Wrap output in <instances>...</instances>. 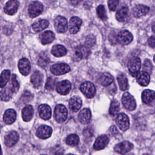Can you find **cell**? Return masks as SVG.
Instances as JSON below:
<instances>
[{
	"instance_id": "obj_1",
	"label": "cell",
	"mask_w": 155,
	"mask_h": 155,
	"mask_svg": "<svg viewBox=\"0 0 155 155\" xmlns=\"http://www.w3.org/2000/svg\"><path fill=\"white\" fill-rule=\"evenodd\" d=\"M54 113L56 120L58 123H62L66 120L67 117L68 111L64 105L62 104H59L55 107Z\"/></svg>"
},
{
	"instance_id": "obj_2",
	"label": "cell",
	"mask_w": 155,
	"mask_h": 155,
	"mask_svg": "<svg viewBox=\"0 0 155 155\" xmlns=\"http://www.w3.org/2000/svg\"><path fill=\"white\" fill-rule=\"evenodd\" d=\"M122 102L124 107L128 110L133 111L136 107V102L134 97L128 92L124 93L122 97Z\"/></svg>"
},
{
	"instance_id": "obj_3",
	"label": "cell",
	"mask_w": 155,
	"mask_h": 155,
	"mask_svg": "<svg viewBox=\"0 0 155 155\" xmlns=\"http://www.w3.org/2000/svg\"><path fill=\"white\" fill-rule=\"evenodd\" d=\"M44 7L42 3L39 1H33L28 6V12L30 18H35L39 16L43 11Z\"/></svg>"
},
{
	"instance_id": "obj_4",
	"label": "cell",
	"mask_w": 155,
	"mask_h": 155,
	"mask_svg": "<svg viewBox=\"0 0 155 155\" xmlns=\"http://www.w3.org/2000/svg\"><path fill=\"white\" fill-rule=\"evenodd\" d=\"M80 90L81 92L88 98H92L96 94L94 85L90 82H85L81 85Z\"/></svg>"
},
{
	"instance_id": "obj_5",
	"label": "cell",
	"mask_w": 155,
	"mask_h": 155,
	"mask_svg": "<svg viewBox=\"0 0 155 155\" xmlns=\"http://www.w3.org/2000/svg\"><path fill=\"white\" fill-rule=\"evenodd\" d=\"M141 65V61L138 57H135L130 59L128 63V68L133 76H136L138 74Z\"/></svg>"
},
{
	"instance_id": "obj_6",
	"label": "cell",
	"mask_w": 155,
	"mask_h": 155,
	"mask_svg": "<svg viewBox=\"0 0 155 155\" xmlns=\"http://www.w3.org/2000/svg\"><path fill=\"white\" fill-rule=\"evenodd\" d=\"M51 72L54 75H62L70 71V66L65 63L56 64L52 65L50 68Z\"/></svg>"
},
{
	"instance_id": "obj_7",
	"label": "cell",
	"mask_w": 155,
	"mask_h": 155,
	"mask_svg": "<svg viewBox=\"0 0 155 155\" xmlns=\"http://www.w3.org/2000/svg\"><path fill=\"white\" fill-rule=\"evenodd\" d=\"M133 40L132 34L126 30H121L117 36V41L122 45H128Z\"/></svg>"
},
{
	"instance_id": "obj_8",
	"label": "cell",
	"mask_w": 155,
	"mask_h": 155,
	"mask_svg": "<svg viewBox=\"0 0 155 155\" xmlns=\"http://www.w3.org/2000/svg\"><path fill=\"white\" fill-rule=\"evenodd\" d=\"M54 27L57 32L64 33L67 30V21L66 18L61 16H58L54 19Z\"/></svg>"
},
{
	"instance_id": "obj_9",
	"label": "cell",
	"mask_w": 155,
	"mask_h": 155,
	"mask_svg": "<svg viewBox=\"0 0 155 155\" xmlns=\"http://www.w3.org/2000/svg\"><path fill=\"white\" fill-rule=\"evenodd\" d=\"M116 124L119 128L122 130H127L130 125V121L128 117L124 113H120L117 115L116 119Z\"/></svg>"
},
{
	"instance_id": "obj_10",
	"label": "cell",
	"mask_w": 155,
	"mask_h": 155,
	"mask_svg": "<svg viewBox=\"0 0 155 155\" xmlns=\"http://www.w3.org/2000/svg\"><path fill=\"white\" fill-rule=\"evenodd\" d=\"M82 24V20L76 16L72 17L68 24V30L70 33L76 34L78 32Z\"/></svg>"
},
{
	"instance_id": "obj_11",
	"label": "cell",
	"mask_w": 155,
	"mask_h": 155,
	"mask_svg": "<svg viewBox=\"0 0 155 155\" xmlns=\"http://www.w3.org/2000/svg\"><path fill=\"white\" fill-rule=\"evenodd\" d=\"M19 5V2L16 0H11L8 1L4 7V12L9 15H13L15 14L18 9Z\"/></svg>"
},
{
	"instance_id": "obj_12",
	"label": "cell",
	"mask_w": 155,
	"mask_h": 155,
	"mask_svg": "<svg viewBox=\"0 0 155 155\" xmlns=\"http://www.w3.org/2000/svg\"><path fill=\"white\" fill-rule=\"evenodd\" d=\"M19 137V134L16 131H12L10 132L4 137L5 145L8 147H13L18 142Z\"/></svg>"
},
{
	"instance_id": "obj_13",
	"label": "cell",
	"mask_w": 155,
	"mask_h": 155,
	"mask_svg": "<svg viewBox=\"0 0 155 155\" xmlns=\"http://www.w3.org/2000/svg\"><path fill=\"white\" fill-rule=\"evenodd\" d=\"M133 148V145L128 141H123L114 147V151L119 154H125L130 151Z\"/></svg>"
},
{
	"instance_id": "obj_14",
	"label": "cell",
	"mask_w": 155,
	"mask_h": 155,
	"mask_svg": "<svg viewBox=\"0 0 155 155\" xmlns=\"http://www.w3.org/2000/svg\"><path fill=\"white\" fill-rule=\"evenodd\" d=\"M90 51L89 48L87 45H79L74 51V55L77 59L79 61L82 59H84L88 57Z\"/></svg>"
},
{
	"instance_id": "obj_15",
	"label": "cell",
	"mask_w": 155,
	"mask_h": 155,
	"mask_svg": "<svg viewBox=\"0 0 155 155\" xmlns=\"http://www.w3.org/2000/svg\"><path fill=\"white\" fill-rule=\"evenodd\" d=\"M52 133V129L47 125L40 126L36 131V136L41 139H45L50 137Z\"/></svg>"
},
{
	"instance_id": "obj_16",
	"label": "cell",
	"mask_w": 155,
	"mask_h": 155,
	"mask_svg": "<svg viewBox=\"0 0 155 155\" xmlns=\"http://www.w3.org/2000/svg\"><path fill=\"white\" fill-rule=\"evenodd\" d=\"M30 63L26 58H22L19 61L18 68L20 73L24 76H27L30 71Z\"/></svg>"
},
{
	"instance_id": "obj_17",
	"label": "cell",
	"mask_w": 155,
	"mask_h": 155,
	"mask_svg": "<svg viewBox=\"0 0 155 155\" xmlns=\"http://www.w3.org/2000/svg\"><path fill=\"white\" fill-rule=\"evenodd\" d=\"M71 90V83L67 81L64 80L57 84L56 91L57 92L61 95L67 94Z\"/></svg>"
},
{
	"instance_id": "obj_18",
	"label": "cell",
	"mask_w": 155,
	"mask_h": 155,
	"mask_svg": "<svg viewBox=\"0 0 155 155\" xmlns=\"http://www.w3.org/2000/svg\"><path fill=\"white\" fill-rule=\"evenodd\" d=\"M108 137L105 134L101 135L96 139L93 147L96 150H101L104 149L108 145Z\"/></svg>"
},
{
	"instance_id": "obj_19",
	"label": "cell",
	"mask_w": 155,
	"mask_h": 155,
	"mask_svg": "<svg viewBox=\"0 0 155 155\" xmlns=\"http://www.w3.org/2000/svg\"><path fill=\"white\" fill-rule=\"evenodd\" d=\"M38 112L40 117L44 120H48L51 116V110L47 104H41L38 107Z\"/></svg>"
},
{
	"instance_id": "obj_20",
	"label": "cell",
	"mask_w": 155,
	"mask_h": 155,
	"mask_svg": "<svg viewBox=\"0 0 155 155\" xmlns=\"http://www.w3.org/2000/svg\"><path fill=\"white\" fill-rule=\"evenodd\" d=\"M16 118V113L13 109L7 110L3 116V120L6 124L10 125L13 124Z\"/></svg>"
},
{
	"instance_id": "obj_21",
	"label": "cell",
	"mask_w": 155,
	"mask_h": 155,
	"mask_svg": "<svg viewBox=\"0 0 155 155\" xmlns=\"http://www.w3.org/2000/svg\"><path fill=\"white\" fill-rule=\"evenodd\" d=\"M149 11V8L143 5H137L133 9V15L135 18H140L145 15Z\"/></svg>"
},
{
	"instance_id": "obj_22",
	"label": "cell",
	"mask_w": 155,
	"mask_h": 155,
	"mask_svg": "<svg viewBox=\"0 0 155 155\" xmlns=\"http://www.w3.org/2000/svg\"><path fill=\"white\" fill-rule=\"evenodd\" d=\"M31 82L35 88H39L42 83L43 81V75L39 71H35L31 76Z\"/></svg>"
},
{
	"instance_id": "obj_23",
	"label": "cell",
	"mask_w": 155,
	"mask_h": 155,
	"mask_svg": "<svg viewBox=\"0 0 155 155\" xmlns=\"http://www.w3.org/2000/svg\"><path fill=\"white\" fill-rule=\"evenodd\" d=\"M98 81L102 86L107 87L113 82V78L110 73H104L99 76Z\"/></svg>"
},
{
	"instance_id": "obj_24",
	"label": "cell",
	"mask_w": 155,
	"mask_h": 155,
	"mask_svg": "<svg viewBox=\"0 0 155 155\" xmlns=\"http://www.w3.org/2000/svg\"><path fill=\"white\" fill-rule=\"evenodd\" d=\"M82 100L78 96L71 97L69 101V107L70 110L73 112H77L81 107Z\"/></svg>"
},
{
	"instance_id": "obj_25",
	"label": "cell",
	"mask_w": 155,
	"mask_h": 155,
	"mask_svg": "<svg viewBox=\"0 0 155 155\" xmlns=\"http://www.w3.org/2000/svg\"><path fill=\"white\" fill-rule=\"evenodd\" d=\"M13 91L10 87L8 85L6 87L2 88L0 91V99L2 101H8L12 97Z\"/></svg>"
},
{
	"instance_id": "obj_26",
	"label": "cell",
	"mask_w": 155,
	"mask_h": 155,
	"mask_svg": "<svg viewBox=\"0 0 155 155\" xmlns=\"http://www.w3.org/2000/svg\"><path fill=\"white\" fill-rule=\"evenodd\" d=\"M33 108L31 105H26L22 110V117L25 122H29L33 117Z\"/></svg>"
},
{
	"instance_id": "obj_27",
	"label": "cell",
	"mask_w": 155,
	"mask_h": 155,
	"mask_svg": "<svg viewBox=\"0 0 155 155\" xmlns=\"http://www.w3.org/2000/svg\"><path fill=\"white\" fill-rule=\"evenodd\" d=\"M79 120L83 124H88L91 119V111L88 108H84L79 114Z\"/></svg>"
},
{
	"instance_id": "obj_28",
	"label": "cell",
	"mask_w": 155,
	"mask_h": 155,
	"mask_svg": "<svg viewBox=\"0 0 155 155\" xmlns=\"http://www.w3.org/2000/svg\"><path fill=\"white\" fill-rule=\"evenodd\" d=\"M128 8L127 6H123L117 10L116 14V18L119 22L125 21L128 16Z\"/></svg>"
},
{
	"instance_id": "obj_29",
	"label": "cell",
	"mask_w": 155,
	"mask_h": 155,
	"mask_svg": "<svg viewBox=\"0 0 155 155\" xmlns=\"http://www.w3.org/2000/svg\"><path fill=\"white\" fill-rule=\"evenodd\" d=\"M150 74L144 71L138 73L136 76L137 82L142 86H147L150 82Z\"/></svg>"
},
{
	"instance_id": "obj_30",
	"label": "cell",
	"mask_w": 155,
	"mask_h": 155,
	"mask_svg": "<svg viewBox=\"0 0 155 155\" xmlns=\"http://www.w3.org/2000/svg\"><path fill=\"white\" fill-rule=\"evenodd\" d=\"M40 39L41 43L43 45H46L53 41L54 39V34L51 31H45L41 34Z\"/></svg>"
},
{
	"instance_id": "obj_31",
	"label": "cell",
	"mask_w": 155,
	"mask_h": 155,
	"mask_svg": "<svg viewBox=\"0 0 155 155\" xmlns=\"http://www.w3.org/2000/svg\"><path fill=\"white\" fill-rule=\"evenodd\" d=\"M49 22L47 20L41 19L36 21L32 25L33 30L36 32H39L48 26Z\"/></svg>"
},
{
	"instance_id": "obj_32",
	"label": "cell",
	"mask_w": 155,
	"mask_h": 155,
	"mask_svg": "<svg viewBox=\"0 0 155 155\" xmlns=\"http://www.w3.org/2000/svg\"><path fill=\"white\" fill-rule=\"evenodd\" d=\"M51 53L56 57H62L67 54V49L62 45H56L52 48Z\"/></svg>"
},
{
	"instance_id": "obj_33",
	"label": "cell",
	"mask_w": 155,
	"mask_h": 155,
	"mask_svg": "<svg viewBox=\"0 0 155 155\" xmlns=\"http://www.w3.org/2000/svg\"><path fill=\"white\" fill-rule=\"evenodd\" d=\"M142 101L146 104L151 103L154 99V91L150 90H144L142 94Z\"/></svg>"
},
{
	"instance_id": "obj_34",
	"label": "cell",
	"mask_w": 155,
	"mask_h": 155,
	"mask_svg": "<svg viewBox=\"0 0 155 155\" xmlns=\"http://www.w3.org/2000/svg\"><path fill=\"white\" fill-rule=\"evenodd\" d=\"M10 71L9 70H4L0 75V88H4L10 79Z\"/></svg>"
},
{
	"instance_id": "obj_35",
	"label": "cell",
	"mask_w": 155,
	"mask_h": 155,
	"mask_svg": "<svg viewBox=\"0 0 155 155\" xmlns=\"http://www.w3.org/2000/svg\"><path fill=\"white\" fill-rule=\"evenodd\" d=\"M117 82L120 89L122 91H125L128 88V80L125 74L121 73L117 76Z\"/></svg>"
},
{
	"instance_id": "obj_36",
	"label": "cell",
	"mask_w": 155,
	"mask_h": 155,
	"mask_svg": "<svg viewBox=\"0 0 155 155\" xmlns=\"http://www.w3.org/2000/svg\"><path fill=\"white\" fill-rule=\"evenodd\" d=\"M66 143L71 147H75L78 145L79 139L78 135L75 134H71L67 136L65 140Z\"/></svg>"
},
{
	"instance_id": "obj_37",
	"label": "cell",
	"mask_w": 155,
	"mask_h": 155,
	"mask_svg": "<svg viewBox=\"0 0 155 155\" xmlns=\"http://www.w3.org/2000/svg\"><path fill=\"white\" fill-rule=\"evenodd\" d=\"M119 111V103L116 99H113L110 104L109 113L112 116H116Z\"/></svg>"
},
{
	"instance_id": "obj_38",
	"label": "cell",
	"mask_w": 155,
	"mask_h": 155,
	"mask_svg": "<svg viewBox=\"0 0 155 155\" xmlns=\"http://www.w3.org/2000/svg\"><path fill=\"white\" fill-rule=\"evenodd\" d=\"M50 60L48 57L45 53H41L38 59V64L42 68H45L49 64Z\"/></svg>"
},
{
	"instance_id": "obj_39",
	"label": "cell",
	"mask_w": 155,
	"mask_h": 155,
	"mask_svg": "<svg viewBox=\"0 0 155 155\" xmlns=\"http://www.w3.org/2000/svg\"><path fill=\"white\" fill-rule=\"evenodd\" d=\"M8 85L12 88L13 93H16L18 91L19 88V84L17 81L16 74H12L10 79V82L8 84Z\"/></svg>"
},
{
	"instance_id": "obj_40",
	"label": "cell",
	"mask_w": 155,
	"mask_h": 155,
	"mask_svg": "<svg viewBox=\"0 0 155 155\" xmlns=\"http://www.w3.org/2000/svg\"><path fill=\"white\" fill-rule=\"evenodd\" d=\"M97 14L100 19L103 21H105L107 19V13L105 8V7L103 5H99L96 9Z\"/></svg>"
},
{
	"instance_id": "obj_41",
	"label": "cell",
	"mask_w": 155,
	"mask_h": 155,
	"mask_svg": "<svg viewBox=\"0 0 155 155\" xmlns=\"http://www.w3.org/2000/svg\"><path fill=\"white\" fill-rule=\"evenodd\" d=\"M56 82V79L52 78V77H49L47 78L46 83H45V88L47 90L51 91L54 89L55 84Z\"/></svg>"
},
{
	"instance_id": "obj_42",
	"label": "cell",
	"mask_w": 155,
	"mask_h": 155,
	"mask_svg": "<svg viewBox=\"0 0 155 155\" xmlns=\"http://www.w3.org/2000/svg\"><path fill=\"white\" fill-rule=\"evenodd\" d=\"M152 68H153V67H152L151 62L148 59L145 60L143 63V71L146 72L147 73L150 74L151 73Z\"/></svg>"
},
{
	"instance_id": "obj_43",
	"label": "cell",
	"mask_w": 155,
	"mask_h": 155,
	"mask_svg": "<svg viewBox=\"0 0 155 155\" xmlns=\"http://www.w3.org/2000/svg\"><path fill=\"white\" fill-rule=\"evenodd\" d=\"M51 155H63L64 150L60 146L58 145L52 148L51 150Z\"/></svg>"
},
{
	"instance_id": "obj_44",
	"label": "cell",
	"mask_w": 155,
	"mask_h": 155,
	"mask_svg": "<svg viewBox=\"0 0 155 155\" xmlns=\"http://www.w3.org/2000/svg\"><path fill=\"white\" fill-rule=\"evenodd\" d=\"M119 1H108V5L110 10L111 11H115L116 7L118 5Z\"/></svg>"
},
{
	"instance_id": "obj_45",
	"label": "cell",
	"mask_w": 155,
	"mask_h": 155,
	"mask_svg": "<svg viewBox=\"0 0 155 155\" xmlns=\"http://www.w3.org/2000/svg\"><path fill=\"white\" fill-rule=\"evenodd\" d=\"M22 97L24 99V100L25 99H27V101H29L33 99V95L29 91H25L22 96Z\"/></svg>"
},
{
	"instance_id": "obj_46",
	"label": "cell",
	"mask_w": 155,
	"mask_h": 155,
	"mask_svg": "<svg viewBox=\"0 0 155 155\" xmlns=\"http://www.w3.org/2000/svg\"><path fill=\"white\" fill-rule=\"evenodd\" d=\"M148 44H149V45L151 47H152L153 48L154 47V36H151V38H149Z\"/></svg>"
},
{
	"instance_id": "obj_47",
	"label": "cell",
	"mask_w": 155,
	"mask_h": 155,
	"mask_svg": "<svg viewBox=\"0 0 155 155\" xmlns=\"http://www.w3.org/2000/svg\"><path fill=\"white\" fill-rule=\"evenodd\" d=\"M154 24L153 23V25H152V28H153L152 30H153V32H154Z\"/></svg>"
},
{
	"instance_id": "obj_48",
	"label": "cell",
	"mask_w": 155,
	"mask_h": 155,
	"mask_svg": "<svg viewBox=\"0 0 155 155\" xmlns=\"http://www.w3.org/2000/svg\"><path fill=\"white\" fill-rule=\"evenodd\" d=\"M0 155H2V149H1V145H0Z\"/></svg>"
},
{
	"instance_id": "obj_49",
	"label": "cell",
	"mask_w": 155,
	"mask_h": 155,
	"mask_svg": "<svg viewBox=\"0 0 155 155\" xmlns=\"http://www.w3.org/2000/svg\"><path fill=\"white\" fill-rule=\"evenodd\" d=\"M67 155H74V154H67Z\"/></svg>"
},
{
	"instance_id": "obj_50",
	"label": "cell",
	"mask_w": 155,
	"mask_h": 155,
	"mask_svg": "<svg viewBox=\"0 0 155 155\" xmlns=\"http://www.w3.org/2000/svg\"><path fill=\"white\" fill-rule=\"evenodd\" d=\"M143 155H150V154H143Z\"/></svg>"
},
{
	"instance_id": "obj_51",
	"label": "cell",
	"mask_w": 155,
	"mask_h": 155,
	"mask_svg": "<svg viewBox=\"0 0 155 155\" xmlns=\"http://www.w3.org/2000/svg\"><path fill=\"white\" fill-rule=\"evenodd\" d=\"M41 155H47V154H41Z\"/></svg>"
}]
</instances>
